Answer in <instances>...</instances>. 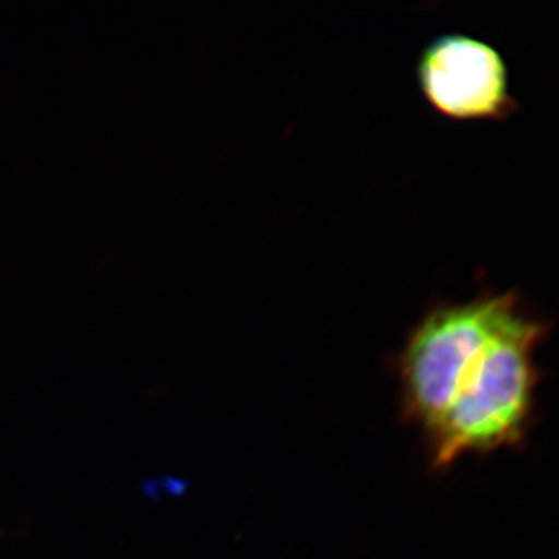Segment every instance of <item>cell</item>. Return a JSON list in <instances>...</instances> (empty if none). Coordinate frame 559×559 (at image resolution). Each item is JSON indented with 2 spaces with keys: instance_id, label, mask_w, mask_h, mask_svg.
Listing matches in <instances>:
<instances>
[{
  "instance_id": "2",
  "label": "cell",
  "mask_w": 559,
  "mask_h": 559,
  "mask_svg": "<svg viewBox=\"0 0 559 559\" xmlns=\"http://www.w3.org/2000/svg\"><path fill=\"white\" fill-rule=\"evenodd\" d=\"M522 307L518 289L440 301L412 326L399 355L401 414L428 432L450 406L471 360Z\"/></svg>"
},
{
  "instance_id": "5",
  "label": "cell",
  "mask_w": 559,
  "mask_h": 559,
  "mask_svg": "<svg viewBox=\"0 0 559 559\" xmlns=\"http://www.w3.org/2000/svg\"><path fill=\"white\" fill-rule=\"evenodd\" d=\"M33 521L27 514H20L14 516L13 520L7 522L5 527L0 530V539L20 540L25 539L31 533Z\"/></svg>"
},
{
  "instance_id": "4",
  "label": "cell",
  "mask_w": 559,
  "mask_h": 559,
  "mask_svg": "<svg viewBox=\"0 0 559 559\" xmlns=\"http://www.w3.org/2000/svg\"><path fill=\"white\" fill-rule=\"evenodd\" d=\"M140 491L148 499L162 500L165 498H175L183 491V481L175 477H162V479H148L142 481Z\"/></svg>"
},
{
  "instance_id": "3",
  "label": "cell",
  "mask_w": 559,
  "mask_h": 559,
  "mask_svg": "<svg viewBox=\"0 0 559 559\" xmlns=\"http://www.w3.org/2000/svg\"><path fill=\"white\" fill-rule=\"evenodd\" d=\"M417 80L430 108L457 121L507 120L521 106L500 51L485 40L447 33L418 58Z\"/></svg>"
},
{
  "instance_id": "1",
  "label": "cell",
  "mask_w": 559,
  "mask_h": 559,
  "mask_svg": "<svg viewBox=\"0 0 559 559\" xmlns=\"http://www.w3.org/2000/svg\"><path fill=\"white\" fill-rule=\"evenodd\" d=\"M550 326L522 305L471 360L450 406L425 433L432 468H448L468 454L520 447L535 417L536 352Z\"/></svg>"
}]
</instances>
